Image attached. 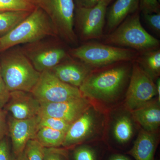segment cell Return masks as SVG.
<instances>
[{"label": "cell", "mask_w": 160, "mask_h": 160, "mask_svg": "<svg viewBox=\"0 0 160 160\" xmlns=\"http://www.w3.org/2000/svg\"><path fill=\"white\" fill-rule=\"evenodd\" d=\"M160 102L158 101H151L142 107L132 111L134 120L140 124L144 130L155 132L160 124Z\"/></svg>", "instance_id": "e0dca14e"}, {"label": "cell", "mask_w": 160, "mask_h": 160, "mask_svg": "<svg viewBox=\"0 0 160 160\" xmlns=\"http://www.w3.org/2000/svg\"><path fill=\"white\" fill-rule=\"evenodd\" d=\"M15 160H28L25 154V152L23 151L22 153H20L16 157Z\"/></svg>", "instance_id": "e575fe53"}, {"label": "cell", "mask_w": 160, "mask_h": 160, "mask_svg": "<svg viewBox=\"0 0 160 160\" xmlns=\"http://www.w3.org/2000/svg\"><path fill=\"white\" fill-rule=\"evenodd\" d=\"M69 53L71 57L93 69L121 62H132L139 54L133 49L94 42L69 48Z\"/></svg>", "instance_id": "5b68a950"}, {"label": "cell", "mask_w": 160, "mask_h": 160, "mask_svg": "<svg viewBox=\"0 0 160 160\" xmlns=\"http://www.w3.org/2000/svg\"><path fill=\"white\" fill-rule=\"evenodd\" d=\"M147 25L157 34L160 33V12L152 14H143Z\"/></svg>", "instance_id": "f1b7e54d"}, {"label": "cell", "mask_w": 160, "mask_h": 160, "mask_svg": "<svg viewBox=\"0 0 160 160\" xmlns=\"http://www.w3.org/2000/svg\"><path fill=\"white\" fill-rule=\"evenodd\" d=\"M66 132L48 128L39 129L35 139L44 148H58L62 145Z\"/></svg>", "instance_id": "ffe728a7"}, {"label": "cell", "mask_w": 160, "mask_h": 160, "mask_svg": "<svg viewBox=\"0 0 160 160\" xmlns=\"http://www.w3.org/2000/svg\"><path fill=\"white\" fill-rule=\"evenodd\" d=\"M157 144L154 132L142 129L128 153L136 160H153Z\"/></svg>", "instance_id": "ac0fdd59"}, {"label": "cell", "mask_w": 160, "mask_h": 160, "mask_svg": "<svg viewBox=\"0 0 160 160\" xmlns=\"http://www.w3.org/2000/svg\"><path fill=\"white\" fill-rule=\"evenodd\" d=\"M35 6L48 16L58 38L68 45L77 46L78 39L74 30V0H37Z\"/></svg>", "instance_id": "52a82bcc"}, {"label": "cell", "mask_w": 160, "mask_h": 160, "mask_svg": "<svg viewBox=\"0 0 160 160\" xmlns=\"http://www.w3.org/2000/svg\"><path fill=\"white\" fill-rule=\"evenodd\" d=\"M39 129L41 128H48L58 131L67 132L71 123L58 118L48 116H40Z\"/></svg>", "instance_id": "cb8c5ba5"}, {"label": "cell", "mask_w": 160, "mask_h": 160, "mask_svg": "<svg viewBox=\"0 0 160 160\" xmlns=\"http://www.w3.org/2000/svg\"><path fill=\"white\" fill-rule=\"evenodd\" d=\"M6 106L12 117L19 120L38 116L41 109V103L32 93L22 91L10 92Z\"/></svg>", "instance_id": "5bb4252c"}, {"label": "cell", "mask_w": 160, "mask_h": 160, "mask_svg": "<svg viewBox=\"0 0 160 160\" xmlns=\"http://www.w3.org/2000/svg\"><path fill=\"white\" fill-rule=\"evenodd\" d=\"M6 130L7 125L6 115L3 111L2 108L0 107V141L4 138Z\"/></svg>", "instance_id": "1f68e13d"}, {"label": "cell", "mask_w": 160, "mask_h": 160, "mask_svg": "<svg viewBox=\"0 0 160 160\" xmlns=\"http://www.w3.org/2000/svg\"><path fill=\"white\" fill-rule=\"evenodd\" d=\"M108 160H131L128 157L121 154H114L111 155Z\"/></svg>", "instance_id": "836d02e7"}, {"label": "cell", "mask_w": 160, "mask_h": 160, "mask_svg": "<svg viewBox=\"0 0 160 160\" xmlns=\"http://www.w3.org/2000/svg\"><path fill=\"white\" fill-rule=\"evenodd\" d=\"M73 158L74 160H99L98 150L88 145L76 148L73 152Z\"/></svg>", "instance_id": "484cf974"}, {"label": "cell", "mask_w": 160, "mask_h": 160, "mask_svg": "<svg viewBox=\"0 0 160 160\" xmlns=\"http://www.w3.org/2000/svg\"><path fill=\"white\" fill-rule=\"evenodd\" d=\"M31 92L40 102H59L83 96L78 88L60 81L50 70L41 72Z\"/></svg>", "instance_id": "9c48e42d"}, {"label": "cell", "mask_w": 160, "mask_h": 160, "mask_svg": "<svg viewBox=\"0 0 160 160\" xmlns=\"http://www.w3.org/2000/svg\"><path fill=\"white\" fill-rule=\"evenodd\" d=\"M49 37H57L53 25L45 12L36 6L27 18L9 32L0 37V53L15 46Z\"/></svg>", "instance_id": "3957f363"}, {"label": "cell", "mask_w": 160, "mask_h": 160, "mask_svg": "<svg viewBox=\"0 0 160 160\" xmlns=\"http://www.w3.org/2000/svg\"><path fill=\"white\" fill-rule=\"evenodd\" d=\"M0 60L3 79L9 92H31L36 85L41 72L32 66L20 46L4 52Z\"/></svg>", "instance_id": "7a4b0ae2"}, {"label": "cell", "mask_w": 160, "mask_h": 160, "mask_svg": "<svg viewBox=\"0 0 160 160\" xmlns=\"http://www.w3.org/2000/svg\"><path fill=\"white\" fill-rule=\"evenodd\" d=\"M112 1L102 0L89 8L76 7L74 30L78 39L87 42L102 37L107 7Z\"/></svg>", "instance_id": "ba28073f"}, {"label": "cell", "mask_w": 160, "mask_h": 160, "mask_svg": "<svg viewBox=\"0 0 160 160\" xmlns=\"http://www.w3.org/2000/svg\"><path fill=\"white\" fill-rule=\"evenodd\" d=\"M158 1H160V0H158Z\"/></svg>", "instance_id": "74e56055"}, {"label": "cell", "mask_w": 160, "mask_h": 160, "mask_svg": "<svg viewBox=\"0 0 160 160\" xmlns=\"http://www.w3.org/2000/svg\"><path fill=\"white\" fill-rule=\"evenodd\" d=\"M44 160H68L67 152L58 148H44Z\"/></svg>", "instance_id": "83f0119b"}, {"label": "cell", "mask_w": 160, "mask_h": 160, "mask_svg": "<svg viewBox=\"0 0 160 160\" xmlns=\"http://www.w3.org/2000/svg\"><path fill=\"white\" fill-rule=\"evenodd\" d=\"M102 0H74L76 7L89 8L97 5Z\"/></svg>", "instance_id": "d6a6232c"}, {"label": "cell", "mask_w": 160, "mask_h": 160, "mask_svg": "<svg viewBox=\"0 0 160 160\" xmlns=\"http://www.w3.org/2000/svg\"><path fill=\"white\" fill-rule=\"evenodd\" d=\"M98 112L90 106L78 118L73 122L66 132L63 147L69 148L87 139L97 128Z\"/></svg>", "instance_id": "7c38bea8"}, {"label": "cell", "mask_w": 160, "mask_h": 160, "mask_svg": "<svg viewBox=\"0 0 160 160\" xmlns=\"http://www.w3.org/2000/svg\"><path fill=\"white\" fill-rule=\"evenodd\" d=\"M132 62H121L92 70L79 88L83 96L103 101L116 98L129 82Z\"/></svg>", "instance_id": "6da1fadb"}, {"label": "cell", "mask_w": 160, "mask_h": 160, "mask_svg": "<svg viewBox=\"0 0 160 160\" xmlns=\"http://www.w3.org/2000/svg\"><path fill=\"white\" fill-rule=\"evenodd\" d=\"M66 45L57 37H49L20 46L35 69L42 72L71 57Z\"/></svg>", "instance_id": "8992f818"}, {"label": "cell", "mask_w": 160, "mask_h": 160, "mask_svg": "<svg viewBox=\"0 0 160 160\" xmlns=\"http://www.w3.org/2000/svg\"><path fill=\"white\" fill-rule=\"evenodd\" d=\"M0 160H12L9 143L5 138L0 141Z\"/></svg>", "instance_id": "4dcf8cb0"}, {"label": "cell", "mask_w": 160, "mask_h": 160, "mask_svg": "<svg viewBox=\"0 0 160 160\" xmlns=\"http://www.w3.org/2000/svg\"><path fill=\"white\" fill-rule=\"evenodd\" d=\"M135 61L152 79L160 75V48L139 53Z\"/></svg>", "instance_id": "d6986e66"}, {"label": "cell", "mask_w": 160, "mask_h": 160, "mask_svg": "<svg viewBox=\"0 0 160 160\" xmlns=\"http://www.w3.org/2000/svg\"><path fill=\"white\" fill-rule=\"evenodd\" d=\"M32 11L0 12V37L2 36L11 31L27 18Z\"/></svg>", "instance_id": "44dd1931"}, {"label": "cell", "mask_w": 160, "mask_h": 160, "mask_svg": "<svg viewBox=\"0 0 160 160\" xmlns=\"http://www.w3.org/2000/svg\"><path fill=\"white\" fill-rule=\"evenodd\" d=\"M113 135L116 140L120 144H126L131 139L133 134V126L130 118L127 116L120 117L113 127Z\"/></svg>", "instance_id": "7402d4cb"}, {"label": "cell", "mask_w": 160, "mask_h": 160, "mask_svg": "<svg viewBox=\"0 0 160 160\" xmlns=\"http://www.w3.org/2000/svg\"><path fill=\"white\" fill-rule=\"evenodd\" d=\"M158 95L153 80L135 61H132L129 86L126 92L125 105L133 111L152 101Z\"/></svg>", "instance_id": "30bf717a"}, {"label": "cell", "mask_w": 160, "mask_h": 160, "mask_svg": "<svg viewBox=\"0 0 160 160\" xmlns=\"http://www.w3.org/2000/svg\"><path fill=\"white\" fill-rule=\"evenodd\" d=\"M40 103L38 116L58 118L71 124L91 106L90 101L84 96L59 102Z\"/></svg>", "instance_id": "8fae6325"}, {"label": "cell", "mask_w": 160, "mask_h": 160, "mask_svg": "<svg viewBox=\"0 0 160 160\" xmlns=\"http://www.w3.org/2000/svg\"><path fill=\"white\" fill-rule=\"evenodd\" d=\"M24 151L28 160H44V147L36 139L28 141Z\"/></svg>", "instance_id": "d4e9b609"}, {"label": "cell", "mask_w": 160, "mask_h": 160, "mask_svg": "<svg viewBox=\"0 0 160 160\" xmlns=\"http://www.w3.org/2000/svg\"><path fill=\"white\" fill-rule=\"evenodd\" d=\"M92 70L81 61L70 57L50 70L60 81L79 88Z\"/></svg>", "instance_id": "9a60e30c"}, {"label": "cell", "mask_w": 160, "mask_h": 160, "mask_svg": "<svg viewBox=\"0 0 160 160\" xmlns=\"http://www.w3.org/2000/svg\"><path fill=\"white\" fill-rule=\"evenodd\" d=\"M157 90V93L158 98V101L160 102V78H158L156 84Z\"/></svg>", "instance_id": "d590c367"}, {"label": "cell", "mask_w": 160, "mask_h": 160, "mask_svg": "<svg viewBox=\"0 0 160 160\" xmlns=\"http://www.w3.org/2000/svg\"><path fill=\"white\" fill-rule=\"evenodd\" d=\"M10 92L6 87L3 79L0 69V107L3 108L9 101Z\"/></svg>", "instance_id": "f546056e"}, {"label": "cell", "mask_w": 160, "mask_h": 160, "mask_svg": "<svg viewBox=\"0 0 160 160\" xmlns=\"http://www.w3.org/2000/svg\"><path fill=\"white\" fill-rule=\"evenodd\" d=\"M36 6L26 0H0V12L7 11H31Z\"/></svg>", "instance_id": "603a6c76"}, {"label": "cell", "mask_w": 160, "mask_h": 160, "mask_svg": "<svg viewBox=\"0 0 160 160\" xmlns=\"http://www.w3.org/2000/svg\"><path fill=\"white\" fill-rule=\"evenodd\" d=\"M158 0H140L139 9L143 14L160 12Z\"/></svg>", "instance_id": "4316f807"}, {"label": "cell", "mask_w": 160, "mask_h": 160, "mask_svg": "<svg viewBox=\"0 0 160 160\" xmlns=\"http://www.w3.org/2000/svg\"><path fill=\"white\" fill-rule=\"evenodd\" d=\"M104 44L133 49L141 53L159 49L160 40L143 28L139 10L129 16L104 38Z\"/></svg>", "instance_id": "277c9868"}, {"label": "cell", "mask_w": 160, "mask_h": 160, "mask_svg": "<svg viewBox=\"0 0 160 160\" xmlns=\"http://www.w3.org/2000/svg\"><path fill=\"white\" fill-rule=\"evenodd\" d=\"M39 120L38 116L26 119L9 118L8 126L15 157L24 151L29 140L35 139L39 130Z\"/></svg>", "instance_id": "4fadbf2b"}, {"label": "cell", "mask_w": 160, "mask_h": 160, "mask_svg": "<svg viewBox=\"0 0 160 160\" xmlns=\"http://www.w3.org/2000/svg\"><path fill=\"white\" fill-rule=\"evenodd\" d=\"M140 0H116L106 12V30L109 33L129 16L139 9Z\"/></svg>", "instance_id": "2e32d148"}, {"label": "cell", "mask_w": 160, "mask_h": 160, "mask_svg": "<svg viewBox=\"0 0 160 160\" xmlns=\"http://www.w3.org/2000/svg\"><path fill=\"white\" fill-rule=\"evenodd\" d=\"M27 2H29L32 3V4H33V5L35 6V3L36 2L37 0H26Z\"/></svg>", "instance_id": "8d00e7d4"}]
</instances>
